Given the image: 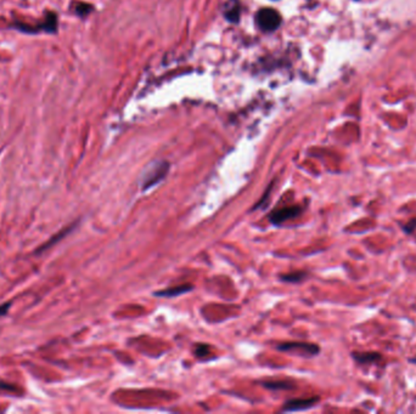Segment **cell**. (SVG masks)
<instances>
[{
	"label": "cell",
	"instance_id": "1",
	"mask_svg": "<svg viewBox=\"0 0 416 414\" xmlns=\"http://www.w3.org/2000/svg\"><path fill=\"white\" fill-rule=\"evenodd\" d=\"M169 170V164L167 162H156L155 164L150 166L143 176V183L141 188L143 191H148L159 183L167 176Z\"/></svg>",
	"mask_w": 416,
	"mask_h": 414
},
{
	"label": "cell",
	"instance_id": "2",
	"mask_svg": "<svg viewBox=\"0 0 416 414\" xmlns=\"http://www.w3.org/2000/svg\"><path fill=\"white\" fill-rule=\"evenodd\" d=\"M277 350L284 351V352L296 353V355L304 356V357H312V356H316L320 352V347L318 345L302 342L282 343V344L277 345Z\"/></svg>",
	"mask_w": 416,
	"mask_h": 414
},
{
	"label": "cell",
	"instance_id": "3",
	"mask_svg": "<svg viewBox=\"0 0 416 414\" xmlns=\"http://www.w3.org/2000/svg\"><path fill=\"white\" fill-rule=\"evenodd\" d=\"M256 20H257L261 30L265 31V32H273L276 28H279L280 23H281V16H280L279 12L276 10L270 9V7L262 9L257 14Z\"/></svg>",
	"mask_w": 416,
	"mask_h": 414
},
{
	"label": "cell",
	"instance_id": "4",
	"mask_svg": "<svg viewBox=\"0 0 416 414\" xmlns=\"http://www.w3.org/2000/svg\"><path fill=\"white\" fill-rule=\"evenodd\" d=\"M303 211V208L301 206H289L284 207V208L275 209L269 214L268 219L271 224L274 225H281L286 222L287 220L295 219V217L300 216L301 213Z\"/></svg>",
	"mask_w": 416,
	"mask_h": 414
},
{
	"label": "cell",
	"instance_id": "5",
	"mask_svg": "<svg viewBox=\"0 0 416 414\" xmlns=\"http://www.w3.org/2000/svg\"><path fill=\"white\" fill-rule=\"evenodd\" d=\"M319 402V397H308V398H294L287 401L282 407V412H301L307 411L314 407Z\"/></svg>",
	"mask_w": 416,
	"mask_h": 414
},
{
	"label": "cell",
	"instance_id": "6",
	"mask_svg": "<svg viewBox=\"0 0 416 414\" xmlns=\"http://www.w3.org/2000/svg\"><path fill=\"white\" fill-rule=\"evenodd\" d=\"M41 32H46L50 34H55L57 32V27H59V21H57V15L54 11H45L44 18L40 23Z\"/></svg>",
	"mask_w": 416,
	"mask_h": 414
},
{
	"label": "cell",
	"instance_id": "7",
	"mask_svg": "<svg viewBox=\"0 0 416 414\" xmlns=\"http://www.w3.org/2000/svg\"><path fill=\"white\" fill-rule=\"evenodd\" d=\"M193 289L192 284H189V283H185V284L177 285V287L172 288H166L163 290H159V292H156L155 295L159 298H175L178 295H183L185 293L191 292Z\"/></svg>",
	"mask_w": 416,
	"mask_h": 414
},
{
	"label": "cell",
	"instance_id": "8",
	"mask_svg": "<svg viewBox=\"0 0 416 414\" xmlns=\"http://www.w3.org/2000/svg\"><path fill=\"white\" fill-rule=\"evenodd\" d=\"M352 357L360 365H371L382 360V355L378 352H353Z\"/></svg>",
	"mask_w": 416,
	"mask_h": 414
},
{
	"label": "cell",
	"instance_id": "9",
	"mask_svg": "<svg viewBox=\"0 0 416 414\" xmlns=\"http://www.w3.org/2000/svg\"><path fill=\"white\" fill-rule=\"evenodd\" d=\"M264 387L270 390H290L294 389V385L287 380H268V381H262Z\"/></svg>",
	"mask_w": 416,
	"mask_h": 414
},
{
	"label": "cell",
	"instance_id": "10",
	"mask_svg": "<svg viewBox=\"0 0 416 414\" xmlns=\"http://www.w3.org/2000/svg\"><path fill=\"white\" fill-rule=\"evenodd\" d=\"M12 27L16 28V30L20 31V32L28 33V34H37V33L41 32L40 26H39V23L37 26H33V25H30V23H25V22H20V21H15V23H14V25H12Z\"/></svg>",
	"mask_w": 416,
	"mask_h": 414
},
{
	"label": "cell",
	"instance_id": "11",
	"mask_svg": "<svg viewBox=\"0 0 416 414\" xmlns=\"http://www.w3.org/2000/svg\"><path fill=\"white\" fill-rule=\"evenodd\" d=\"M226 16L227 20H230L231 22H237V21H239L240 7H239V2H237L236 0H232L231 5L230 4L227 5Z\"/></svg>",
	"mask_w": 416,
	"mask_h": 414
},
{
	"label": "cell",
	"instance_id": "12",
	"mask_svg": "<svg viewBox=\"0 0 416 414\" xmlns=\"http://www.w3.org/2000/svg\"><path fill=\"white\" fill-rule=\"evenodd\" d=\"M305 277H307V272L294 271V272H290V274L282 275L281 279L284 282H289V283H300V282H302L303 279H305Z\"/></svg>",
	"mask_w": 416,
	"mask_h": 414
},
{
	"label": "cell",
	"instance_id": "13",
	"mask_svg": "<svg viewBox=\"0 0 416 414\" xmlns=\"http://www.w3.org/2000/svg\"><path fill=\"white\" fill-rule=\"evenodd\" d=\"M93 9L94 7L87 2H76L75 4V12L79 17H87L93 11Z\"/></svg>",
	"mask_w": 416,
	"mask_h": 414
},
{
	"label": "cell",
	"instance_id": "14",
	"mask_svg": "<svg viewBox=\"0 0 416 414\" xmlns=\"http://www.w3.org/2000/svg\"><path fill=\"white\" fill-rule=\"evenodd\" d=\"M73 227H75V225H72V226H70V227H67V229H65L64 231L60 232L59 235H56V236H55V237H52L51 241H49L48 243H45V244H44V245H41V247L39 248V250H37V251H38V253H40V251H43V250H45V249H48L49 247H50V245L55 244V243H56V241H60V238L65 237V236H66L67 233H69L71 231V230L73 229Z\"/></svg>",
	"mask_w": 416,
	"mask_h": 414
},
{
	"label": "cell",
	"instance_id": "15",
	"mask_svg": "<svg viewBox=\"0 0 416 414\" xmlns=\"http://www.w3.org/2000/svg\"><path fill=\"white\" fill-rule=\"evenodd\" d=\"M271 187H273V183H270V186L268 187V190L264 192L263 197H262L261 201L258 202V203L256 204L255 207H253L252 210H256V209H260V208H265V207L268 206V202H269L268 199H269V196H270V193H271Z\"/></svg>",
	"mask_w": 416,
	"mask_h": 414
},
{
	"label": "cell",
	"instance_id": "16",
	"mask_svg": "<svg viewBox=\"0 0 416 414\" xmlns=\"http://www.w3.org/2000/svg\"><path fill=\"white\" fill-rule=\"evenodd\" d=\"M209 353V347L208 345H196L195 347V355L197 356V357H205V356H207Z\"/></svg>",
	"mask_w": 416,
	"mask_h": 414
},
{
	"label": "cell",
	"instance_id": "17",
	"mask_svg": "<svg viewBox=\"0 0 416 414\" xmlns=\"http://www.w3.org/2000/svg\"><path fill=\"white\" fill-rule=\"evenodd\" d=\"M0 389L10 390V391H17L16 386H14V385H11V384H7V382H2V381H0Z\"/></svg>",
	"mask_w": 416,
	"mask_h": 414
},
{
	"label": "cell",
	"instance_id": "18",
	"mask_svg": "<svg viewBox=\"0 0 416 414\" xmlns=\"http://www.w3.org/2000/svg\"><path fill=\"white\" fill-rule=\"evenodd\" d=\"M10 306H11V303H5V304H2V305H0V317L4 316L5 313L7 312Z\"/></svg>",
	"mask_w": 416,
	"mask_h": 414
},
{
	"label": "cell",
	"instance_id": "19",
	"mask_svg": "<svg viewBox=\"0 0 416 414\" xmlns=\"http://www.w3.org/2000/svg\"><path fill=\"white\" fill-rule=\"evenodd\" d=\"M415 226H416V219L413 220V221L410 222L409 225H407V226H404V230H405V231H407V232H412L413 230L415 229Z\"/></svg>",
	"mask_w": 416,
	"mask_h": 414
}]
</instances>
